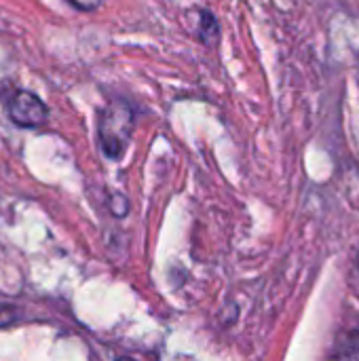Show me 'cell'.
<instances>
[{
    "mask_svg": "<svg viewBox=\"0 0 359 361\" xmlns=\"http://www.w3.org/2000/svg\"><path fill=\"white\" fill-rule=\"evenodd\" d=\"M133 125H135V114L131 106L123 99L110 102L102 110L97 123V137H99L102 152L108 159L112 161L123 159L133 133Z\"/></svg>",
    "mask_w": 359,
    "mask_h": 361,
    "instance_id": "6da1fadb",
    "label": "cell"
},
{
    "mask_svg": "<svg viewBox=\"0 0 359 361\" xmlns=\"http://www.w3.org/2000/svg\"><path fill=\"white\" fill-rule=\"evenodd\" d=\"M8 118L17 127H40L47 121V106L30 91H15L6 104Z\"/></svg>",
    "mask_w": 359,
    "mask_h": 361,
    "instance_id": "7a4b0ae2",
    "label": "cell"
},
{
    "mask_svg": "<svg viewBox=\"0 0 359 361\" xmlns=\"http://www.w3.org/2000/svg\"><path fill=\"white\" fill-rule=\"evenodd\" d=\"M220 36V27L216 17L209 11H201L199 13V38L205 44H216Z\"/></svg>",
    "mask_w": 359,
    "mask_h": 361,
    "instance_id": "3957f363",
    "label": "cell"
},
{
    "mask_svg": "<svg viewBox=\"0 0 359 361\" xmlns=\"http://www.w3.org/2000/svg\"><path fill=\"white\" fill-rule=\"evenodd\" d=\"M110 212H112L116 218L127 216V212H129V201H127L123 195H112V197H110Z\"/></svg>",
    "mask_w": 359,
    "mask_h": 361,
    "instance_id": "277c9868",
    "label": "cell"
},
{
    "mask_svg": "<svg viewBox=\"0 0 359 361\" xmlns=\"http://www.w3.org/2000/svg\"><path fill=\"white\" fill-rule=\"evenodd\" d=\"M17 309L8 307V305H0V328L11 326L13 322H17Z\"/></svg>",
    "mask_w": 359,
    "mask_h": 361,
    "instance_id": "5b68a950",
    "label": "cell"
},
{
    "mask_svg": "<svg viewBox=\"0 0 359 361\" xmlns=\"http://www.w3.org/2000/svg\"><path fill=\"white\" fill-rule=\"evenodd\" d=\"M68 2L78 11H95L102 4V0H68Z\"/></svg>",
    "mask_w": 359,
    "mask_h": 361,
    "instance_id": "8992f818",
    "label": "cell"
},
{
    "mask_svg": "<svg viewBox=\"0 0 359 361\" xmlns=\"http://www.w3.org/2000/svg\"><path fill=\"white\" fill-rule=\"evenodd\" d=\"M351 345H353V347H358V349H359V326H358V330L353 332V338H351Z\"/></svg>",
    "mask_w": 359,
    "mask_h": 361,
    "instance_id": "52a82bcc",
    "label": "cell"
},
{
    "mask_svg": "<svg viewBox=\"0 0 359 361\" xmlns=\"http://www.w3.org/2000/svg\"><path fill=\"white\" fill-rule=\"evenodd\" d=\"M116 361H135V360H131V357H121V360H116Z\"/></svg>",
    "mask_w": 359,
    "mask_h": 361,
    "instance_id": "ba28073f",
    "label": "cell"
},
{
    "mask_svg": "<svg viewBox=\"0 0 359 361\" xmlns=\"http://www.w3.org/2000/svg\"><path fill=\"white\" fill-rule=\"evenodd\" d=\"M358 267H359V254H358Z\"/></svg>",
    "mask_w": 359,
    "mask_h": 361,
    "instance_id": "9c48e42d",
    "label": "cell"
}]
</instances>
